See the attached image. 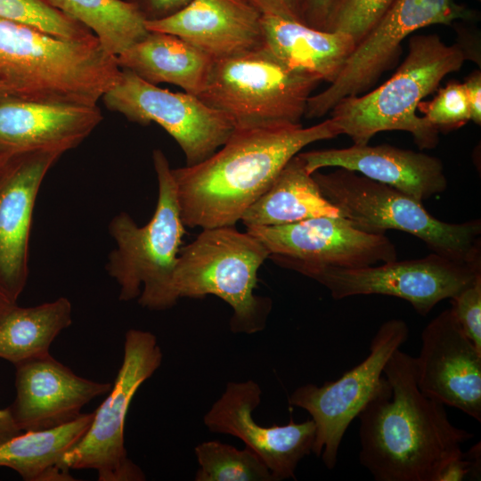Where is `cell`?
<instances>
[{
  "mask_svg": "<svg viewBox=\"0 0 481 481\" xmlns=\"http://www.w3.org/2000/svg\"><path fill=\"white\" fill-rule=\"evenodd\" d=\"M383 374L357 417L360 463L376 481H435L474 435L452 424L444 405L420 392L414 357L396 349Z\"/></svg>",
  "mask_w": 481,
  "mask_h": 481,
  "instance_id": "6da1fadb",
  "label": "cell"
},
{
  "mask_svg": "<svg viewBox=\"0 0 481 481\" xmlns=\"http://www.w3.org/2000/svg\"><path fill=\"white\" fill-rule=\"evenodd\" d=\"M340 135L331 118L308 127L234 128L219 151L202 162L172 168L183 224L235 225L303 148Z\"/></svg>",
  "mask_w": 481,
  "mask_h": 481,
  "instance_id": "7a4b0ae2",
  "label": "cell"
},
{
  "mask_svg": "<svg viewBox=\"0 0 481 481\" xmlns=\"http://www.w3.org/2000/svg\"><path fill=\"white\" fill-rule=\"evenodd\" d=\"M120 72L96 37L65 39L0 19V100L97 105Z\"/></svg>",
  "mask_w": 481,
  "mask_h": 481,
  "instance_id": "3957f363",
  "label": "cell"
},
{
  "mask_svg": "<svg viewBox=\"0 0 481 481\" xmlns=\"http://www.w3.org/2000/svg\"><path fill=\"white\" fill-rule=\"evenodd\" d=\"M467 60L457 43L447 45L436 34L412 36L395 73L373 90L339 100L330 118L353 144H367L380 132L404 131L420 149H434L439 131L417 115L419 104Z\"/></svg>",
  "mask_w": 481,
  "mask_h": 481,
  "instance_id": "277c9868",
  "label": "cell"
},
{
  "mask_svg": "<svg viewBox=\"0 0 481 481\" xmlns=\"http://www.w3.org/2000/svg\"><path fill=\"white\" fill-rule=\"evenodd\" d=\"M152 159L159 186L154 214L143 226L126 212L110 220L109 232L115 248L106 270L119 286V300L138 298L143 307L165 310L178 301L172 282L185 225L169 162L159 149Z\"/></svg>",
  "mask_w": 481,
  "mask_h": 481,
  "instance_id": "5b68a950",
  "label": "cell"
},
{
  "mask_svg": "<svg viewBox=\"0 0 481 481\" xmlns=\"http://www.w3.org/2000/svg\"><path fill=\"white\" fill-rule=\"evenodd\" d=\"M313 176L342 217L371 233L398 230L422 240L432 252L465 263H481V221L446 223L411 196L357 172L336 167Z\"/></svg>",
  "mask_w": 481,
  "mask_h": 481,
  "instance_id": "8992f818",
  "label": "cell"
},
{
  "mask_svg": "<svg viewBox=\"0 0 481 481\" xmlns=\"http://www.w3.org/2000/svg\"><path fill=\"white\" fill-rule=\"evenodd\" d=\"M270 252L249 232L234 225L205 228L177 257L173 290L181 298L214 295L232 309L230 329L254 334L265 329L271 299L254 294L257 272Z\"/></svg>",
  "mask_w": 481,
  "mask_h": 481,
  "instance_id": "52a82bcc",
  "label": "cell"
},
{
  "mask_svg": "<svg viewBox=\"0 0 481 481\" xmlns=\"http://www.w3.org/2000/svg\"><path fill=\"white\" fill-rule=\"evenodd\" d=\"M320 83L290 69L263 46L214 61L197 97L224 114L234 128L298 125Z\"/></svg>",
  "mask_w": 481,
  "mask_h": 481,
  "instance_id": "ba28073f",
  "label": "cell"
},
{
  "mask_svg": "<svg viewBox=\"0 0 481 481\" xmlns=\"http://www.w3.org/2000/svg\"><path fill=\"white\" fill-rule=\"evenodd\" d=\"M157 338L130 329L125 335L120 368L107 397L94 412L82 438L62 458L70 469H94L99 481H143L145 475L127 456L124 429L130 403L141 385L162 363Z\"/></svg>",
  "mask_w": 481,
  "mask_h": 481,
  "instance_id": "9c48e42d",
  "label": "cell"
},
{
  "mask_svg": "<svg viewBox=\"0 0 481 481\" xmlns=\"http://www.w3.org/2000/svg\"><path fill=\"white\" fill-rule=\"evenodd\" d=\"M477 12L455 0H395L374 27L355 45L338 77L307 101L305 118L330 112L344 97L369 91L399 58L402 44L413 32L432 25L477 19Z\"/></svg>",
  "mask_w": 481,
  "mask_h": 481,
  "instance_id": "30bf717a",
  "label": "cell"
},
{
  "mask_svg": "<svg viewBox=\"0 0 481 481\" xmlns=\"http://www.w3.org/2000/svg\"><path fill=\"white\" fill-rule=\"evenodd\" d=\"M408 337L407 323L401 319H390L377 330L363 361L334 381L322 386L302 385L289 395V405L306 410L314 422L312 452L322 458L327 469L336 466L348 426L379 391L385 379L387 362Z\"/></svg>",
  "mask_w": 481,
  "mask_h": 481,
  "instance_id": "8fae6325",
  "label": "cell"
},
{
  "mask_svg": "<svg viewBox=\"0 0 481 481\" xmlns=\"http://www.w3.org/2000/svg\"><path fill=\"white\" fill-rule=\"evenodd\" d=\"M299 273L329 289L334 299L386 295L408 301L420 315L450 299L481 274V263L456 261L432 252L418 259L361 267L321 266Z\"/></svg>",
  "mask_w": 481,
  "mask_h": 481,
  "instance_id": "7c38bea8",
  "label": "cell"
},
{
  "mask_svg": "<svg viewBox=\"0 0 481 481\" xmlns=\"http://www.w3.org/2000/svg\"><path fill=\"white\" fill-rule=\"evenodd\" d=\"M105 106L141 125L163 127L184 153L186 166L202 162L230 137L234 126L221 112L188 93H173L121 69L102 97Z\"/></svg>",
  "mask_w": 481,
  "mask_h": 481,
  "instance_id": "4fadbf2b",
  "label": "cell"
},
{
  "mask_svg": "<svg viewBox=\"0 0 481 481\" xmlns=\"http://www.w3.org/2000/svg\"><path fill=\"white\" fill-rule=\"evenodd\" d=\"M281 267L299 273L321 266L361 267L397 259L385 234L371 233L344 217L319 216L300 222L247 228Z\"/></svg>",
  "mask_w": 481,
  "mask_h": 481,
  "instance_id": "5bb4252c",
  "label": "cell"
},
{
  "mask_svg": "<svg viewBox=\"0 0 481 481\" xmlns=\"http://www.w3.org/2000/svg\"><path fill=\"white\" fill-rule=\"evenodd\" d=\"M262 390L254 380L228 382L222 395L204 415L209 431L236 436L254 451L268 468L273 481L295 479L299 461L313 451V420L264 427L252 417L261 402Z\"/></svg>",
  "mask_w": 481,
  "mask_h": 481,
  "instance_id": "9a60e30c",
  "label": "cell"
},
{
  "mask_svg": "<svg viewBox=\"0 0 481 481\" xmlns=\"http://www.w3.org/2000/svg\"><path fill=\"white\" fill-rule=\"evenodd\" d=\"M414 357L416 383L428 397L481 421V352L465 335L450 308L421 333Z\"/></svg>",
  "mask_w": 481,
  "mask_h": 481,
  "instance_id": "2e32d148",
  "label": "cell"
},
{
  "mask_svg": "<svg viewBox=\"0 0 481 481\" xmlns=\"http://www.w3.org/2000/svg\"><path fill=\"white\" fill-rule=\"evenodd\" d=\"M62 154L31 151L9 157L0 178V287L15 302L29 276V242L40 186Z\"/></svg>",
  "mask_w": 481,
  "mask_h": 481,
  "instance_id": "e0dca14e",
  "label": "cell"
},
{
  "mask_svg": "<svg viewBox=\"0 0 481 481\" xmlns=\"http://www.w3.org/2000/svg\"><path fill=\"white\" fill-rule=\"evenodd\" d=\"M16 397L10 406L22 431L51 428L81 414L94 398L109 393L112 384L74 373L50 353L15 364Z\"/></svg>",
  "mask_w": 481,
  "mask_h": 481,
  "instance_id": "ac0fdd59",
  "label": "cell"
},
{
  "mask_svg": "<svg viewBox=\"0 0 481 481\" xmlns=\"http://www.w3.org/2000/svg\"><path fill=\"white\" fill-rule=\"evenodd\" d=\"M262 16L249 0H191L171 16L146 21V28L177 36L219 61L264 46Z\"/></svg>",
  "mask_w": 481,
  "mask_h": 481,
  "instance_id": "d6986e66",
  "label": "cell"
},
{
  "mask_svg": "<svg viewBox=\"0 0 481 481\" xmlns=\"http://www.w3.org/2000/svg\"><path fill=\"white\" fill-rule=\"evenodd\" d=\"M298 155L310 174L323 167L346 168L421 202L444 192L448 185L441 159L389 144H353L347 148L310 151Z\"/></svg>",
  "mask_w": 481,
  "mask_h": 481,
  "instance_id": "ffe728a7",
  "label": "cell"
},
{
  "mask_svg": "<svg viewBox=\"0 0 481 481\" xmlns=\"http://www.w3.org/2000/svg\"><path fill=\"white\" fill-rule=\"evenodd\" d=\"M97 105L0 100V156L76 148L101 123Z\"/></svg>",
  "mask_w": 481,
  "mask_h": 481,
  "instance_id": "44dd1931",
  "label": "cell"
},
{
  "mask_svg": "<svg viewBox=\"0 0 481 481\" xmlns=\"http://www.w3.org/2000/svg\"><path fill=\"white\" fill-rule=\"evenodd\" d=\"M264 46L282 63L331 84L356 45L338 31H323L302 22L263 14Z\"/></svg>",
  "mask_w": 481,
  "mask_h": 481,
  "instance_id": "7402d4cb",
  "label": "cell"
},
{
  "mask_svg": "<svg viewBox=\"0 0 481 481\" xmlns=\"http://www.w3.org/2000/svg\"><path fill=\"white\" fill-rule=\"evenodd\" d=\"M117 61L120 69L151 84H172L195 96L201 93L214 62L181 37L156 31H149L118 55Z\"/></svg>",
  "mask_w": 481,
  "mask_h": 481,
  "instance_id": "603a6c76",
  "label": "cell"
},
{
  "mask_svg": "<svg viewBox=\"0 0 481 481\" xmlns=\"http://www.w3.org/2000/svg\"><path fill=\"white\" fill-rule=\"evenodd\" d=\"M319 216L342 217L322 193L298 154L281 169L271 186L245 211L249 227L293 224Z\"/></svg>",
  "mask_w": 481,
  "mask_h": 481,
  "instance_id": "cb8c5ba5",
  "label": "cell"
},
{
  "mask_svg": "<svg viewBox=\"0 0 481 481\" xmlns=\"http://www.w3.org/2000/svg\"><path fill=\"white\" fill-rule=\"evenodd\" d=\"M94 412L45 429L28 430L0 444V467H7L26 481L74 480L62 465L64 454L87 431Z\"/></svg>",
  "mask_w": 481,
  "mask_h": 481,
  "instance_id": "d4e9b609",
  "label": "cell"
},
{
  "mask_svg": "<svg viewBox=\"0 0 481 481\" xmlns=\"http://www.w3.org/2000/svg\"><path fill=\"white\" fill-rule=\"evenodd\" d=\"M71 322L72 306L64 297L29 307L16 305L0 322V358L15 365L48 354Z\"/></svg>",
  "mask_w": 481,
  "mask_h": 481,
  "instance_id": "484cf974",
  "label": "cell"
},
{
  "mask_svg": "<svg viewBox=\"0 0 481 481\" xmlns=\"http://www.w3.org/2000/svg\"><path fill=\"white\" fill-rule=\"evenodd\" d=\"M48 1L89 29L102 47L116 57L149 32L145 19L131 0Z\"/></svg>",
  "mask_w": 481,
  "mask_h": 481,
  "instance_id": "4316f807",
  "label": "cell"
},
{
  "mask_svg": "<svg viewBox=\"0 0 481 481\" xmlns=\"http://www.w3.org/2000/svg\"><path fill=\"white\" fill-rule=\"evenodd\" d=\"M195 481H273L271 472L251 449L240 450L220 441L199 444Z\"/></svg>",
  "mask_w": 481,
  "mask_h": 481,
  "instance_id": "83f0119b",
  "label": "cell"
},
{
  "mask_svg": "<svg viewBox=\"0 0 481 481\" xmlns=\"http://www.w3.org/2000/svg\"><path fill=\"white\" fill-rule=\"evenodd\" d=\"M0 19L24 23L58 37L84 40L94 33L48 0H0Z\"/></svg>",
  "mask_w": 481,
  "mask_h": 481,
  "instance_id": "f1b7e54d",
  "label": "cell"
},
{
  "mask_svg": "<svg viewBox=\"0 0 481 481\" xmlns=\"http://www.w3.org/2000/svg\"><path fill=\"white\" fill-rule=\"evenodd\" d=\"M418 110L439 132L457 129L470 120L464 84L455 80L439 88L432 100L420 102Z\"/></svg>",
  "mask_w": 481,
  "mask_h": 481,
  "instance_id": "f546056e",
  "label": "cell"
},
{
  "mask_svg": "<svg viewBox=\"0 0 481 481\" xmlns=\"http://www.w3.org/2000/svg\"><path fill=\"white\" fill-rule=\"evenodd\" d=\"M395 0H339L325 31L350 35L357 44L380 20Z\"/></svg>",
  "mask_w": 481,
  "mask_h": 481,
  "instance_id": "4dcf8cb0",
  "label": "cell"
},
{
  "mask_svg": "<svg viewBox=\"0 0 481 481\" xmlns=\"http://www.w3.org/2000/svg\"><path fill=\"white\" fill-rule=\"evenodd\" d=\"M450 301V309L462 331L481 352V274Z\"/></svg>",
  "mask_w": 481,
  "mask_h": 481,
  "instance_id": "1f68e13d",
  "label": "cell"
},
{
  "mask_svg": "<svg viewBox=\"0 0 481 481\" xmlns=\"http://www.w3.org/2000/svg\"><path fill=\"white\" fill-rule=\"evenodd\" d=\"M481 473L480 443L474 444L468 452L447 461L438 472L435 481H461L479 479Z\"/></svg>",
  "mask_w": 481,
  "mask_h": 481,
  "instance_id": "d6a6232c",
  "label": "cell"
},
{
  "mask_svg": "<svg viewBox=\"0 0 481 481\" xmlns=\"http://www.w3.org/2000/svg\"><path fill=\"white\" fill-rule=\"evenodd\" d=\"M338 2L339 0H300L302 22L325 31Z\"/></svg>",
  "mask_w": 481,
  "mask_h": 481,
  "instance_id": "836d02e7",
  "label": "cell"
},
{
  "mask_svg": "<svg viewBox=\"0 0 481 481\" xmlns=\"http://www.w3.org/2000/svg\"><path fill=\"white\" fill-rule=\"evenodd\" d=\"M146 21L165 19L179 12L191 0H131Z\"/></svg>",
  "mask_w": 481,
  "mask_h": 481,
  "instance_id": "e575fe53",
  "label": "cell"
},
{
  "mask_svg": "<svg viewBox=\"0 0 481 481\" xmlns=\"http://www.w3.org/2000/svg\"><path fill=\"white\" fill-rule=\"evenodd\" d=\"M262 14L302 22L300 0H249ZM303 23V22H302Z\"/></svg>",
  "mask_w": 481,
  "mask_h": 481,
  "instance_id": "d590c367",
  "label": "cell"
},
{
  "mask_svg": "<svg viewBox=\"0 0 481 481\" xmlns=\"http://www.w3.org/2000/svg\"><path fill=\"white\" fill-rule=\"evenodd\" d=\"M470 110V120L481 124V72L477 69L463 82Z\"/></svg>",
  "mask_w": 481,
  "mask_h": 481,
  "instance_id": "8d00e7d4",
  "label": "cell"
},
{
  "mask_svg": "<svg viewBox=\"0 0 481 481\" xmlns=\"http://www.w3.org/2000/svg\"><path fill=\"white\" fill-rule=\"evenodd\" d=\"M21 432L22 430L17 425L10 406L0 409V444Z\"/></svg>",
  "mask_w": 481,
  "mask_h": 481,
  "instance_id": "74e56055",
  "label": "cell"
},
{
  "mask_svg": "<svg viewBox=\"0 0 481 481\" xmlns=\"http://www.w3.org/2000/svg\"><path fill=\"white\" fill-rule=\"evenodd\" d=\"M17 305L5 291L0 287V322Z\"/></svg>",
  "mask_w": 481,
  "mask_h": 481,
  "instance_id": "f35d334b",
  "label": "cell"
},
{
  "mask_svg": "<svg viewBox=\"0 0 481 481\" xmlns=\"http://www.w3.org/2000/svg\"><path fill=\"white\" fill-rule=\"evenodd\" d=\"M8 158H9V157L0 156V178H1V175H2L4 164L5 160H6Z\"/></svg>",
  "mask_w": 481,
  "mask_h": 481,
  "instance_id": "ab89813d",
  "label": "cell"
}]
</instances>
